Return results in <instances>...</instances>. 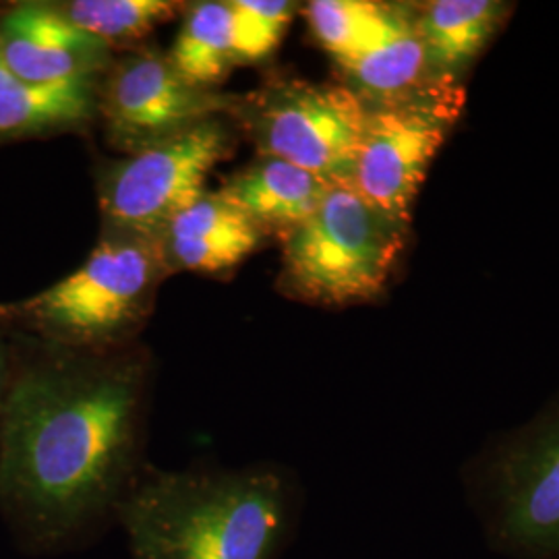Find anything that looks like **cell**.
Here are the masks:
<instances>
[{
	"instance_id": "2e32d148",
	"label": "cell",
	"mask_w": 559,
	"mask_h": 559,
	"mask_svg": "<svg viewBox=\"0 0 559 559\" xmlns=\"http://www.w3.org/2000/svg\"><path fill=\"white\" fill-rule=\"evenodd\" d=\"M344 73L350 81L348 87L369 104L406 96L433 80L436 75L417 32L413 9L399 29L344 67Z\"/></svg>"
},
{
	"instance_id": "5b68a950",
	"label": "cell",
	"mask_w": 559,
	"mask_h": 559,
	"mask_svg": "<svg viewBox=\"0 0 559 559\" xmlns=\"http://www.w3.org/2000/svg\"><path fill=\"white\" fill-rule=\"evenodd\" d=\"M282 239V278L300 299L350 305L376 299L392 276L406 228L350 182H334L318 210Z\"/></svg>"
},
{
	"instance_id": "d6986e66",
	"label": "cell",
	"mask_w": 559,
	"mask_h": 559,
	"mask_svg": "<svg viewBox=\"0 0 559 559\" xmlns=\"http://www.w3.org/2000/svg\"><path fill=\"white\" fill-rule=\"evenodd\" d=\"M233 4L242 25L247 59L249 62L267 59L284 38L297 4L286 0H233Z\"/></svg>"
},
{
	"instance_id": "7c38bea8",
	"label": "cell",
	"mask_w": 559,
	"mask_h": 559,
	"mask_svg": "<svg viewBox=\"0 0 559 559\" xmlns=\"http://www.w3.org/2000/svg\"><path fill=\"white\" fill-rule=\"evenodd\" d=\"M332 185L295 164L260 158L235 173L218 193L263 233L276 230L282 237L318 210Z\"/></svg>"
},
{
	"instance_id": "6da1fadb",
	"label": "cell",
	"mask_w": 559,
	"mask_h": 559,
	"mask_svg": "<svg viewBox=\"0 0 559 559\" xmlns=\"http://www.w3.org/2000/svg\"><path fill=\"white\" fill-rule=\"evenodd\" d=\"M147 369L135 355L55 348L15 360L0 413V519L29 554L117 526L138 485Z\"/></svg>"
},
{
	"instance_id": "ac0fdd59",
	"label": "cell",
	"mask_w": 559,
	"mask_h": 559,
	"mask_svg": "<svg viewBox=\"0 0 559 559\" xmlns=\"http://www.w3.org/2000/svg\"><path fill=\"white\" fill-rule=\"evenodd\" d=\"M177 2L168 0H75L62 15L85 34L106 41L140 40L158 23L173 17Z\"/></svg>"
},
{
	"instance_id": "277c9868",
	"label": "cell",
	"mask_w": 559,
	"mask_h": 559,
	"mask_svg": "<svg viewBox=\"0 0 559 559\" xmlns=\"http://www.w3.org/2000/svg\"><path fill=\"white\" fill-rule=\"evenodd\" d=\"M487 545L508 559H559V399L464 471Z\"/></svg>"
},
{
	"instance_id": "e0dca14e",
	"label": "cell",
	"mask_w": 559,
	"mask_h": 559,
	"mask_svg": "<svg viewBox=\"0 0 559 559\" xmlns=\"http://www.w3.org/2000/svg\"><path fill=\"white\" fill-rule=\"evenodd\" d=\"M305 15L321 48L344 69L399 29L411 9L369 0H313Z\"/></svg>"
},
{
	"instance_id": "7a4b0ae2",
	"label": "cell",
	"mask_w": 559,
	"mask_h": 559,
	"mask_svg": "<svg viewBox=\"0 0 559 559\" xmlns=\"http://www.w3.org/2000/svg\"><path fill=\"white\" fill-rule=\"evenodd\" d=\"M300 510L299 487L274 466L145 468L117 526L131 559H278Z\"/></svg>"
},
{
	"instance_id": "4fadbf2b",
	"label": "cell",
	"mask_w": 559,
	"mask_h": 559,
	"mask_svg": "<svg viewBox=\"0 0 559 559\" xmlns=\"http://www.w3.org/2000/svg\"><path fill=\"white\" fill-rule=\"evenodd\" d=\"M436 78H454L477 59L510 13L500 0H433L413 9Z\"/></svg>"
},
{
	"instance_id": "8992f818",
	"label": "cell",
	"mask_w": 559,
	"mask_h": 559,
	"mask_svg": "<svg viewBox=\"0 0 559 559\" xmlns=\"http://www.w3.org/2000/svg\"><path fill=\"white\" fill-rule=\"evenodd\" d=\"M462 106L464 90L454 78H433L406 96L369 104L353 189L385 218L408 228L420 185Z\"/></svg>"
},
{
	"instance_id": "ba28073f",
	"label": "cell",
	"mask_w": 559,
	"mask_h": 559,
	"mask_svg": "<svg viewBox=\"0 0 559 559\" xmlns=\"http://www.w3.org/2000/svg\"><path fill=\"white\" fill-rule=\"evenodd\" d=\"M230 141L216 117L108 168L100 207L110 233L160 240L168 222L205 191V179L230 152Z\"/></svg>"
},
{
	"instance_id": "30bf717a",
	"label": "cell",
	"mask_w": 559,
	"mask_h": 559,
	"mask_svg": "<svg viewBox=\"0 0 559 559\" xmlns=\"http://www.w3.org/2000/svg\"><path fill=\"white\" fill-rule=\"evenodd\" d=\"M0 57L27 83L55 85L94 80L110 60V46L40 2H25L0 21Z\"/></svg>"
},
{
	"instance_id": "5bb4252c",
	"label": "cell",
	"mask_w": 559,
	"mask_h": 559,
	"mask_svg": "<svg viewBox=\"0 0 559 559\" xmlns=\"http://www.w3.org/2000/svg\"><path fill=\"white\" fill-rule=\"evenodd\" d=\"M94 80L36 85L20 80L0 57V140L73 129L94 117Z\"/></svg>"
},
{
	"instance_id": "3957f363",
	"label": "cell",
	"mask_w": 559,
	"mask_h": 559,
	"mask_svg": "<svg viewBox=\"0 0 559 559\" xmlns=\"http://www.w3.org/2000/svg\"><path fill=\"white\" fill-rule=\"evenodd\" d=\"M164 270L158 240L110 233L73 274L0 313L55 348L104 353L135 328Z\"/></svg>"
},
{
	"instance_id": "9c48e42d",
	"label": "cell",
	"mask_w": 559,
	"mask_h": 559,
	"mask_svg": "<svg viewBox=\"0 0 559 559\" xmlns=\"http://www.w3.org/2000/svg\"><path fill=\"white\" fill-rule=\"evenodd\" d=\"M233 100L185 80L168 57L143 50L120 60L102 96L115 145L129 154L216 119Z\"/></svg>"
},
{
	"instance_id": "52a82bcc",
	"label": "cell",
	"mask_w": 559,
	"mask_h": 559,
	"mask_svg": "<svg viewBox=\"0 0 559 559\" xmlns=\"http://www.w3.org/2000/svg\"><path fill=\"white\" fill-rule=\"evenodd\" d=\"M242 112L261 158L295 164L328 182H350L369 104L348 85L280 81Z\"/></svg>"
},
{
	"instance_id": "9a60e30c",
	"label": "cell",
	"mask_w": 559,
	"mask_h": 559,
	"mask_svg": "<svg viewBox=\"0 0 559 559\" xmlns=\"http://www.w3.org/2000/svg\"><path fill=\"white\" fill-rule=\"evenodd\" d=\"M168 60L198 87L222 83L239 64H247L240 17L233 2H198L182 21Z\"/></svg>"
},
{
	"instance_id": "8fae6325",
	"label": "cell",
	"mask_w": 559,
	"mask_h": 559,
	"mask_svg": "<svg viewBox=\"0 0 559 559\" xmlns=\"http://www.w3.org/2000/svg\"><path fill=\"white\" fill-rule=\"evenodd\" d=\"M265 237L221 193L203 191L168 222L160 240L166 267L200 274H218L247 260Z\"/></svg>"
},
{
	"instance_id": "ffe728a7",
	"label": "cell",
	"mask_w": 559,
	"mask_h": 559,
	"mask_svg": "<svg viewBox=\"0 0 559 559\" xmlns=\"http://www.w3.org/2000/svg\"><path fill=\"white\" fill-rule=\"evenodd\" d=\"M13 369H15V359L9 350V344L0 336V413H2V404L7 399L11 378H13Z\"/></svg>"
}]
</instances>
